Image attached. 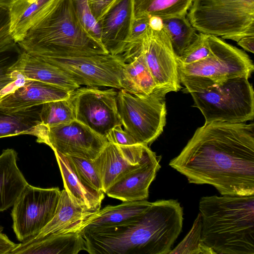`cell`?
<instances>
[{
  "label": "cell",
  "mask_w": 254,
  "mask_h": 254,
  "mask_svg": "<svg viewBox=\"0 0 254 254\" xmlns=\"http://www.w3.org/2000/svg\"><path fill=\"white\" fill-rule=\"evenodd\" d=\"M169 166L222 195L254 194V125L213 122L195 130Z\"/></svg>",
  "instance_id": "1"
},
{
  "label": "cell",
  "mask_w": 254,
  "mask_h": 254,
  "mask_svg": "<svg viewBox=\"0 0 254 254\" xmlns=\"http://www.w3.org/2000/svg\"><path fill=\"white\" fill-rule=\"evenodd\" d=\"M183 208L176 200H158L136 219L79 232L90 254H167L181 233Z\"/></svg>",
  "instance_id": "2"
},
{
  "label": "cell",
  "mask_w": 254,
  "mask_h": 254,
  "mask_svg": "<svg viewBox=\"0 0 254 254\" xmlns=\"http://www.w3.org/2000/svg\"><path fill=\"white\" fill-rule=\"evenodd\" d=\"M202 239L215 254H254V194L203 196Z\"/></svg>",
  "instance_id": "3"
},
{
  "label": "cell",
  "mask_w": 254,
  "mask_h": 254,
  "mask_svg": "<svg viewBox=\"0 0 254 254\" xmlns=\"http://www.w3.org/2000/svg\"><path fill=\"white\" fill-rule=\"evenodd\" d=\"M17 44L22 51L39 57L108 54L84 30L71 0H56L49 12Z\"/></svg>",
  "instance_id": "4"
},
{
  "label": "cell",
  "mask_w": 254,
  "mask_h": 254,
  "mask_svg": "<svg viewBox=\"0 0 254 254\" xmlns=\"http://www.w3.org/2000/svg\"><path fill=\"white\" fill-rule=\"evenodd\" d=\"M208 40L207 57L192 64H178L180 82L188 92H200L236 77H251L254 65L244 51L217 36L209 35Z\"/></svg>",
  "instance_id": "5"
},
{
  "label": "cell",
  "mask_w": 254,
  "mask_h": 254,
  "mask_svg": "<svg viewBox=\"0 0 254 254\" xmlns=\"http://www.w3.org/2000/svg\"><path fill=\"white\" fill-rule=\"evenodd\" d=\"M187 16L196 31L224 39L254 34V0H193Z\"/></svg>",
  "instance_id": "6"
},
{
  "label": "cell",
  "mask_w": 254,
  "mask_h": 254,
  "mask_svg": "<svg viewBox=\"0 0 254 254\" xmlns=\"http://www.w3.org/2000/svg\"><path fill=\"white\" fill-rule=\"evenodd\" d=\"M246 77H236L200 92H192L194 106L205 123H242L254 117V92Z\"/></svg>",
  "instance_id": "7"
},
{
  "label": "cell",
  "mask_w": 254,
  "mask_h": 254,
  "mask_svg": "<svg viewBox=\"0 0 254 254\" xmlns=\"http://www.w3.org/2000/svg\"><path fill=\"white\" fill-rule=\"evenodd\" d=\"M166 94L159 90L146 95L132 94L123 89L117 101L122 125L138 143L151 144L163 131L167 110Z\"/></svg>",
  "instance_id": "8"
},
{
  "label": "cell",
  "mask_w": 254,
  "mask_h": 254,
  "mask_svg": "<svg viewBox=\"0 0 254 254\" xmlns=\"http://www.w3.org/2000/svg\"><path fill=\"white\" fill-rule=\"evenodd\" d=\"M61 190L28 184L12 206V228L21 242L35 237L52 219Z\"/></svg>",
  "instance_id": "9"
},
{
  "label": "cell",
  "mask_w": 254,
  "mask_h": 254,
  "mask_svg": "<svg viewBox=\"0 0 254 254\" xmlns=\"http://www.w3.org/2000/svg\"><path fill=\"white\" fill-rule=\"evenodd\" d=\"M40 58L61 68L80 86L122 89L121 75L126 62L121 55Z\"/></svg>",
  "instance_id": "10"
},
{
  "label": "cell",
  "mask_w": 254,
  "mask_h": 254,
  "mask_svg": "<svg viewBox=\"0 0 254 254\" xmlns=\"http://www.w3.org/2000/svg\"><path fill=\"white\" fill-rule=\"evenodd\" d=\"M35 136L39 143H45L63 155L93 160L108 142L107 138L74 120L54 127L40 123Z\"/></svg>",
  "instance_id": "11"
},
{
  "label": "cell",
  "mask_w": 254,
  "mask_h": 254,
  "mask_svg": "<svg viewBox=\"0 0 254 254\" xmlns=\"http://www.w3.org/2000/svg\"><path fill=\"white\" fill-rule=\"evenodd\" d=\"M114 88L101 89L96 87H79L70 96L75 119L106 137L109 131L122 125Z\"/></svg>",
  "instance_id": "12"
},
{
  "label": "cell",
  "mask_w": 254,
  "mask_h": 254,
  "mask_svg": "<svg viewBox=\"0 0 254 254\" xmlns=\"http://www.w3.org/2000/svg\"><path fill=\"white\" fill-rule=\"evenodd\" d=\"M137 43L158 90L166 95L179 91L181 86L177 56L164 28L154 30L149 26Z\"/></svg>",
  "instance_id": "13"
},
{
  "label": "cell",
  "mask_w": 254,
  "mask_h": 254,
  "mask_svg": "<svg viewBox=\"0 0 254 254\" xmlns=\"http://www.w3.org/2000/svg\"><path fill=\"white\" fill-rule=\"evenodd\" d=\"M151 151L147 145L142 143L121 145L108 141L93 160L103 191L106 193L117 181L140 165Z\"/></svg>",
  "instance_id": "14"
},
{
  "label": "cell",
  "mask_w": 254,
  "mask_h": 254,
  "mask_svg": "<svg viewBox=\"0 0 254 254\" xmlns=\"http://www.w3.org/2000/svg\"><path fill=\"white\" fill-rule=\"evenodd\" d=\"M133 18V0H120L99 21L101 42L108 53H124L130 37Z\"/></svg>",
  "instance_id": "15"
},
{
  "label": "cell",
  "mask_w": 254,
  "mask_h": 254,
  "mask_svg": "<svg viewBox=\"0 0 254 254\" xmlns=\"http://www.w3.org/2000/svg\"><path fill=\"white\" fill-rule=\"evenodd\" d=\"M160 168L159 160L151 150L140 165L117 181L105 193L122 201L147 200L149 187Z\"/></svg>",
  "instance_id": "16"
},
{
  "label": "cell",
  "mask_w": 254,
  "mask_h": 254,
  "mask_svg": "<svg viewBox=\"0 0 254 254\" xmlns=\"http://www.w3.org/2000/svg\"><path fill=\"white\" fill-rule=\"evenodd\" d=\"M72 92L51 84L28 80L0 99V109L9 112L25 110L49 102L68 99Z\"/></svg>",
  "instance_id": "17"
},
{
  "label": "cell",
  "mask_w": 254,
  "mask_h": 254,
  "mask_svg": "<svg viewBox=\"0 0 254 254\" xmlns=\"http://www.w3.org/2000/svg\"><path fill=\"white\" fill-rule=\"evenodd\" d=\"M12 68L26 80L40 81L70 92L80 87L58 66L23 51L19 55Z\"/></svg>",
  "instance_id": "18"
},
{
  "label": "cell",
  "mask_w": 254,
  "mask_h": 254,
  "mask_svg": "<svg viewBox=\"0 0 254 254\" xmlns=\"http://www.w3.org/2000/svg\"><path fill=\"white\" fill-rule=\"evenodd\" d=\"M151 204L144 200L123 201L117 205L107 206L90 214L73 232L109 227L134 220L142 215Z\"/></svg>",
  "instance_id": "19"
},
{
  "label": "cell",
  "mask_w": 254,
  "mask_h": 254,
  "mask_svg": "<svg viewBox=\"0 0 254 254\" xmlns=\"http://www.w3.org/2000/svg\"><path fill=\"white\" fill-rule=\"evenodd\" d=\"M122 89L132 94L148 95L158 90L156 83L138 43L123 55Z\"/></svg>",
  "instance_id": "20"
},
{
  "label": "cell",
  "mask_w": 254,
  "mask_h": 254,
  "mask_svg": "<svg viewBox=\"0 0 254 254\" xmlns=\"http://www.w3.org/2000/svg\"><path fill=\"white\" fill-rule=\"evenodd\" d=\"M85 241L78 232L51 234L17 244L10 254H77L86 251Z\"/></svg>",
  "instance_id": "21"
},
{
  "label": "cell",
  "mask_w": 254,
  "mask_h": 254,
  "mask_svg": "<svg viewBox=\"0 0 254 254\" xmlns=\"http://www.w3.org/2000/svg\"><path fill=\"white\" fill-rule=\"evenodd\" d=\"M56 0H16L8 8L10 32L18 43L49 12Z\"/></svg>",
  "instance_id": "22"
},
{
  "label": "cell",
  "mask_w": 254,
  "mask_h": 254,
  "mask_svg": "<svg viewBox=\"0 0 254 254\" xmlns=\"http://www.w3.org/2000/svg\"><path fill=\"white\" fill-rule=\"evenodd\" d=\"M17 159V152L11 148L0 155V212L12 207L28 184Z\"/></svg>",
  "instance_id": "23"
},
{
  "label": "cell",
  "mask_w": 254,
  "mask_h": 254,
  "mask_svg": "<svg viewBox=\"0 0 254 254\" xmlns=\"http://www.w3.org/2000/svg\"><path fill=\"white\" fill-rule=\"evenodd\" d=\"M92 213L93 212L80 205L64 189L61 191L52 219L38 235L28 240H38L51 234L72 232L77 226Z\"/></svg>",
  "instance_id": "24"
},
{
  "label": "cell",
  "mask_w": 254,
  "mask_h": 254,
  "mask_svg": "<svg viewBox=\"0 0 254 254\" xmlns=\"http://www.w3.org/2000/svg\"><path fill=\"white\" fill-rule=\"evenodd\" d=\"M61 175L64 189L80 205L92 212L101 208L104 192L90 187L75 172L68 157L54 152Z\"/></svg>",
  "instance_id": "25"
},
{
  "label": "cell",
  "mask_w": 254,
  "mask_h": 254,
  "mask_svg": "<svg viewBox=\"0 0 254 254\" xmlns=\"http://www.w3.org/2000/svg\"><path fill=\"white\" fill-rule=\"evenodd\" d=\"M39 106L15 112L0 109V138L20 134L35 136L41 123Z\"/></svg>",
  "instance_id": "26"
},
{
  "label": "cell",
  "mask_w": 254,
  "mask_h": 254,
  "mask_svg": "<svg viewBox=\"0 0 254 254\" xmlns=\"http://www.w3.org/2000/svg\"><path fill=\"white\" fill-rule=\"evenodd\" d=\"M193 0H133V16H154L162 20L186 16Z\"/></svg>",
  "instance_id": "27"
},
{
  "label": "cell",
  "mask_w": 254,
  "mask_h": 254,
  "mask_svg": "<svg viewBox=\"0 0 254 254\" xmlns=\"http://www.w3.org/2000/svg\"><path fill=\"white\" fill-rule=\"evenodd\" d=\"M163 24L175 54L180 56L196 36V29L186 16L164 19Z\"/></svg>",
  "instance_id": "28"
},
{
  "label": "cell",
  "mask_w": 254,
  "mask_h": 254,
  "mask_svg": "<svg viewBox=\"0 0 254 254\" xmlns=\"http://www.w3.org/2000/svg\"><path fill=\"white\" fill-rule=\"evenodd\" d=\"M21 51L20 50L0 54V99L27 81L12 68Z\"/></svg>",
  "instance_id": "29"
},
{
  "label": "cell",
  "mask_w": 254,
  "mask_h": 254,
  "mask_svg": "<svg viewBox=\"0 0 254 254\" xmlns=\"http://www.w3.org/2000/svg\"><path fill=\"white\" fill-rule=\"evenodd\" d=\"M40 119L42 125L49 127L67 123L75 120L70 97L42 105Z\"/></svg>",
  "instance_id": "30"
},
{
  "label": "cell",
  "mask_w": 254,
  "mask_h": 254,
  "mask_svg": "<svg viewBox=\"0 0 254 254\" xmlns=\"http://www.w3.org/2000/svg\"><path fill=\"white\" fill-rule=\"evenodd\" d=\"M169 254H215L202 241V220L200 213L189 232Z\"/></svg>",
  "instance_id": "31"
},
{
  "label": "cell",
  "mask_w": 254,
  "mask_h": 254,
  "mask_svg": "<svg viewBox=\"0 0 254 254\" xmlns=\"http://www.w3.org/2000/svg\"><path fill=\"white\" fill-rule=\"evenodd\" d=\"M208 36L201 32L197 33L182 55L177 57L178 64L186 65L192 64L207 57L210 52Z\"/></svg>",
  "instance_id": "32"
},
{
  "label": "cell",
  "mask_w": 254,
  "mask_h": 254,
  "mask_svg": "<svg viewBox=\"0 0 254 254\" xmlns=\"http://www.w3.org/2000/svg\"><path fill=\"white\" fill-rule=\"evenodd\" d=\"M71 1L76 16L84 30L91 37L101 44L100 24L92 13L88 0Z\"/></svg>",
  "instance_id": "33"
},
{
  "label": "cell",
  "mask_w": 254,
  "mask_h": 254,
  "mask_svg": "<svg viewBox=\"0 0 254 254\" xmlns=\"http://www.w3.org/2000/svg\"><path fill=\"white\" fill-rule=\"evenodd\" d=\"M67 157L75 172L83 181L93 189L103 192L101 179L93 160L77 157Z\"/></svg>",
  "instance_id": "34"
},
{
  "label": "cell",
  "mask_w": 254,
  "mask_h": 254,
  "mask_svg": "<svg viewBox=\"0 0 254 254\" xmlns=\"http://www.w3.org/2000/svg\"><path fill=\"white\" fill-rule=\"evenodd\" d=\"M9 24L8 8L0 6V54L21 50L10 34Z\"/></svg>",
  "instance_id": "35"
},
{
  "label": "cell",
  "mask_w": 254,
  "mask_h": 254,
  "mask_svg": "<svg viewBox=\"0 0 254 254\" xmlns=\"http://www.w3.org/2000/svg\"><path fill=\"white\" fill-rule=\"evenodd\" d=\"M149 16L133 18L130 37L124 53L142 38L149 27Z\"/></svg>",
  "instance_id": "36"
},
{
  "label": "cell",
  "mask_w": 254,
  "mask_h": 254,
  "mask_svg": "<svg viewBox=\"0 0 254 254\" xmlns=\"http://www.w3.org/2000/svg\"><path fill=\"white\" fill-rule=\"evenodd\" d=\"M106 138L108 142L118 145H130L138 143L129 133L122 128V125L112 128Z\"/></svg>",
  "instance_id": "37"
},
{
  "label": "cell",
  "mask_w": 254,
  "mask_h": 254,
  "mask_svg": "<svg viewBox=\"0 0 254 254\" xmlns=\"http://www.w3.org/2000/svg\"><path fill=\"white\" fill-rule=\"evenodd\" d=\"M120 0H88L92 13L99 21L103 16Z\"/></svg>",
  "instance_id": "38"
},
{
  "label": "cell",
  "mask_w": 254,
  "mask_h": 254,
  "mask_svg": "<svg viewBox=\"0 0 254 254\" xmlns=\"http://www.w3.org/2000/svg\"><path fill=\"white\" fill-rule=\"evenodd\" d=\"M2 227L0 226V254H10L17 244L10 240L8 237L2 233Z\"/></svg>",
  "instance_id": "39"
},
{
  "label": "cell",
  "mask_w": 254,
  "mask_h": 254,
  "mask_svg": "<svg viewBox=\"0 0 254 254\" xmlns=\"http://www.w3.org/2000/svg\"><path fill=\"white\" fill-rule=\"evenodd\" d=\"M237 43L247 51L252 53H254V34L243 37L237 42Z\"/></svg>",
  "instance_id": "40"
},
{
  "label": "cell",
  "mask_w": 254,
  "mask_h": 254,
  "mask_svg": "<svg viewBox=\"0 0 254 254\" xmlns=\"http://www.w3.org/2000/svg\"><path fill=\"white\" fill-rule=\"evenodd\" d=\"M149 26L153 30H161L163 28V20L159 17L149 16Z\"/></svg>",
  "instance_id": "41"
},
{
  "label": "cell",
  "mask_w": 254,
  "mask_h": 254,
  "mask_svg": "<svg viewBox=\"0 0 254 254\" xmlns=\"http://www.w3.org/2000/svg\"><path fill=\"white\" fill-rule=\"evenodd\" d=\"M16 0H0V6L8 8Z\"/></svg>",
  "instance_id": "42"
}]
</instances>
